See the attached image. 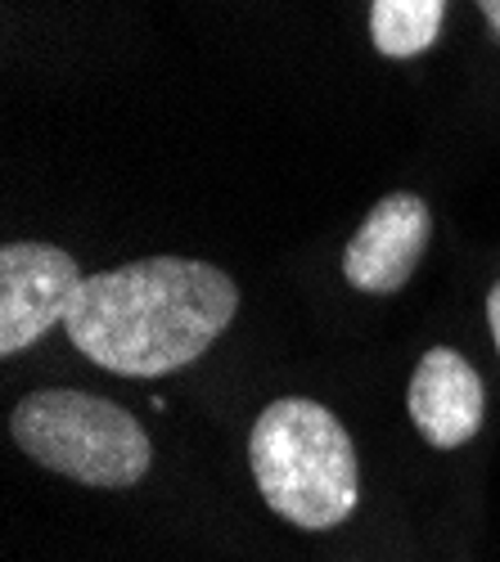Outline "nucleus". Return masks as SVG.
Listing matches in <instances>:
<instances>
[{"mask_svg":"<svg viewBox=\"0 0 500 562\" xmlns=\"http://www.w3.org/2000/svg\"><path fill=\"white\" fill-rule=\"evenodd\" d=\"M240 315L235 279L186 257H145L86 284L64 319L73 347L122 379H163L195 364Z\"/></svg>","mask_w":500,"mask_h":562,"instance_id":"nucleus-1","label":"nucleus"},{"mask_svg":"<svg viewBox=\"0 0 500 562\" xmlns=\"http://www.w3.org/2000/svg\"><path fill=\"white\" fill-rule=\"evenodd\" d=\"M248 463L262 499L302 531H334L360 499L347 428L307 396H280L257 414Z\"/></svg>","mask_w":500,"mask_h":562,"instance_id":"nucleus-2","label":"nucleus"},{"mask_svg":"<svg viewBox=\"0 0 500 562\" xmlns=\"http://www.w3.org/2000/svg\"><path fill=\"white\" fill-rule=\"evenodd\" d=\"M10 437L41 468L96 491H126L145 482L154 463V446L135 414L68 387L23 396L10 414Z\"/></svg>","mask_w":500,"mask_h":562,"instance_id":"nucleus-3","label":"nucleus"},{"mask_svg":"<svg viewBox=\"0 0 500 562\" xmlns=\"http://www.w3.org/2000/svg\"><path fill=\"white\" fill-rule=\"evenodd\" d=\"M86 274L64 248L5 244L0 252V356H19L68 319Z\"/></svg>","mask_w":500,"mask_h":562,"instance_id":"nucleus-4","label":"nucleus"},{"mask_svg":"<svg viewBox=\"0 0 500 562\" xmlns=\"http://www.w3.org/2000/svg\"><path fill=\"white\" fill-rule=\"evenodd\" d=\"M429 234H433V216L420 194H401V190L384 194L343 252L347 284L360 293H384V297L405 289V279L424 261Z\"/></svg>","mask_w":500,"mask_h":562,"instance_id":"nucleus-5","label":"nucleus"},{"mask_svg":"<svg viewBox=\"0 0 500 562\" xmlns=\"http://www.w3.org/2000/svg\"><path fill=\"white\" fill-rule=\"evenodd\" d=\"M411 424L420 428V437L437 450H460L465 441L478 437L482 414H487V392L478 369L451 347H433L424 351V360L411 373Z\"/></svg>","mask_w":500,"mask_h":562,"instance_id":"nucleus-6","label":"nucleus"},{"mask_svg":"<svg viewBox=\"0 0 500 562\" xmlns=\"http://www.w3.org/2000/svg\"><path fill=\"white\" fill-rule=\"evenodd\" d=\"M446 0H370V36L388 59H415L437 41Z\"/></svg>","mask_w":500,"mask_h":562,"instance_id":"nucleus-7","label":"nucleus"},{"mask_svg":"<svg viewBox=\"0 0 500 562\" xmlns=\"http://www.w3.org/2000/svg\"><path fill=\"white\" fill-rule=\"evenodd\" d=\"M487 324H491V338H496V351H500V284L487 297Z\"/></svg>","mask_w":500,"mask_h":562,"instance_id":"nucleus-8","label":"nucleus"},{"mask_svg":"<svg viewBox=\"0 0 500 562\" xmlns=\"http://www.w3.org/2000/svg\"><path fill=\"white\" fill-rule=\"evenodd\" d=\"M478 10L487 14V23H491V32H496V41H500V0H478Z\"/></svg>","mask_w":500,"mask_h":562,"instance_id":"nucleus-9","label":"nucleus"}]
</instances>
